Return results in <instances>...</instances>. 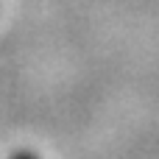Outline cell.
I'll return each instance as SVG.
<instances>
[{
	"label": "cell",
	"instance_id": "obj_1",
	"mask_svg": "<svg viewBox=\"0 0 159 159\" xmlns=\"http://www.w3.org/2000/svg\"><path fill=\"white\" fill-rule=\"evenodd\" d=\"M14 159H34V157H28V154H20V157H14Z\"/></svg>",
	"mask_w": 159,
	"mask_h": 159
}]
</instances>
